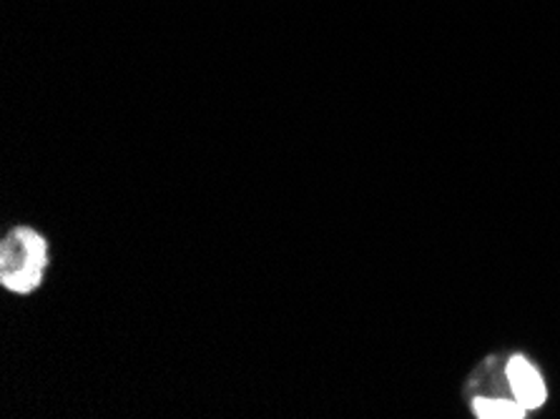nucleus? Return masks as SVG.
I'll list each match as a JSON object with an SVG mask.
<instances>
[{
	"instance_id": "2",
	"label": "nucleus",
	"mask_w": 560,
	"mask_h": 419,
	"mask_svg": "<svg viewBox=\"0 0 560 419\" xmlns=\"http://www.w3.org/2000/svg\"><path fill=\"white\" fill-rule=\"evenodd\" d=\"M508 395L521 401L528 412H536L548 401V384L536 364L525 354H511L505 362Z\"/></svg>"
},
{
	"instance_id": "3",
	"label": "nucleus",
	"mask_w": 560,
	"mask_h": 419,
	"mask_svg": "<svg viewBox=\"0 0 560 419\" xmlns=\"http://www.w3.org/2000/svg\"><path fill=\"white\" fill-rule=\"evenodd\" d=\"M472 415L478 419H523L528 409L511 395H478L472 399Z\"/></svg>"
},
{
	"instance_id": "1",
	"label": "nucleus",
	"mask_w": 560,
	"mask_h": 419,
	"mask_svg": "<svg viewBox=\"0 0 560 419\" xmlns=\"http://www.w3.org/2000/svg\"><path fill=\"white\" fill-rule=\"evenodd\" d=\"M48 267L46 238L31 226H15L0 244V287L13 294L36 292Z\"/></svg>"
}]
</instances>
